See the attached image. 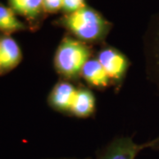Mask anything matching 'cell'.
I'll list each match as a JSON object with an SVG mask.
<instances>
[{
    "label": "cell",
    "mask_w": 159,
    "mask_h": 159,
    "mask_svg": "<svg viewBox=\"0 0 159 159\" xmlns=\"http://www.w3.org/2000/svg\"><path fill=\"white\" fill-rule=\"evenodd\" d=\"M85 6V0H63L62 10L67 14L78 11Z\"/></svg>",
    "instance_id": "obj_12"
},
{
    "label": "cell",
    "mask_w": 159,
    "mask_h": 159,
    "mask_svg": "<svg viewBox=\"0 0 159 159\" xmlns=\"http://www.w3.org/2000/svg\"><path fill=\"white\" fill-rule=\"evenodd\" d=\"M96 57L108 75L111 86L119 89L130 66L128 57L123 52L111 46L102 47L97 52Z\"/></svg>",
    "instance_id": "obj_3"
},
{
    "label": "cell",
    "mask_w": 159,
    "mask_h": 159,
    "mask_svg": "<svg viewBox=\"0 0 159 159\" xmlns=\"http://www.w3.org/2000/svg\"><path fill=\"white\" fill-rule=\"evenodd\" d=\"M45 159H81L77 157H58V158H45ZM82 159H90V158H82Z\"/></svg>",
    "instance_id": "obj_15"
},
{
    "label": "cell",
    "mask_w": 159,
    "mask_h": 159,
    "mask_svg": "<svg viewBox=\"0 0 159 159\" xmlns=\"http://www.w3.org/2000/svg\"><path fill=\"white\" fill-rule=\"evenodd\" d=\"M147 145H148V149L159 152V134L152 140L147 142Z\"/></svg>",
    "instance_id": "obj_14"
},
{
    "label": "cell",
    "mask_w": 159,
    "mask_h": 159,
    "mask_svg": "<svg viewBox=\"0 0 159 159\" xmlns=\"http://www.w3.org/2000/svg\"><path fill=\"white\" fill-rule=\"evenodd\" d=\"M80 78L85 80L89 87L98 90L106 89L111 86L110 78L97 57H92L86 62L81 70Z\"/></svg>",
    "instance_id": "obj_9"
},
{
    "label": "cell",
    "mask_w": 159,
    "mask_h": 159,
    "mask_svg": "<svg viewBox=\"0 0 159 159\" xmlns=\"http://www.w3.org/2000/svg\"><path fill=\"white\" fill-rule=\"evenodd\" d=\"M63 0H43V9L45 13H56L62 10Z\"/></svg>",
    "instance_id": "obj_13"
},
{
    "label": "cell",
    "mask_w": 159,
    "mask_h": 159,
    "mask_svg": "<svg viewBox=\"0 0 159 159\" xmlns=\"http://www.w3.org/2000/svg\"><path fill=\"white\" fill-rule=\"evenodd\" d=\"M143 50L146 77L159 95V16L148 30Z\"/></svg>",
    "instance_id": "obj_4"
},
{
    "label": "cell",
    "mask_w": 159,
    "mask_h": 159,
    "mask_svg": "<svg viewBox=\"0 0 159 159\" xmlns=\"http://www.w3.org/2000/svg\"><path fill=\"white\" fill-rule=\"evenodd\" d=\"M57 24L87 44L103 41L111 29V24L101 13L87 6L65 14L57 20Z\"/></svg>",
    "instance_id": "obj_1"
},
{
    "label": "cell",
    "mask_w": 159,
    "mask_h": 159,
    "mask_svg": "<svg viewBox=\"0 0 159 159\" xmlns=\"http://www.w3.org/2000/svg\"><path fill=\"white\" fill-rule=\"evenodd\" d=\"M0 76H2V74H1V66H0Z\"/></svg>",
    "instance_id": "obj_16"
},
{
    "label": "cell",
    "mask_w": 159,
    "mask_h": 159,
    "mask_svg": "<svg viewBox=\"0 0 159 159\" xmlns=\"http://www.w3.org/2000/svg\"><path fill=\"white\" fill-rule=\"evenodd\" d=\"M95 112H96L95 95L89 88H86L83 86L78 87L70 115L80 119H87L92 117Z\"/></svg>",
    "instance_id": "obj_10"
},
{
    "label": "cell",
    "mask_w": 159,
    "mask_h": 159,
    "mask_svg": "<svg viewBox=\"0 0 159 159\" xmlns=\"http://www.w3.org/2000/svg\"><path fill=\"white\" fill-rule=\"evenodd\" d=\"M22 51L16 40L11 35L0 34L1 74H8L16 68L22 60Z\"/></svg>",
    "instance_id": "obj_8"
},
{
    "label": "cell",
    "mask_w": 159,
    "mask_h": 159,
    "mask_svg": "<svg viewBox=\"0 0 159 159\" xmlns=\"http://www.w3.org/2000/svg\"><path fill=\"white\" fill-rule=\"evenodd\" d=\"M91 57L90 46L71 36H65L54 55V68L61 80L76 81L80 78L84 65Z\"/></svg>",
    "instance_id": "obj_2"
},
{
    "label": "cell",
    "mask_w": 159,
    "mask_h": 159,
    "mask_svg": "<svg viewBox=\"0 0 159 159\" xmlns=\"http://www.w3.org/2000/svg\"><path fill=\"white\" fill-rule=\"evenodd\" d=\"M27 24L20 21L16 13L9 6L0 4V33L1 34L11 35L13 33L28 30Z\"/></svg>",
    "instance_id": "obj_11"
},
{
    "label": "cell",
    "mask_w": 159,
    "mask_h": 159,
    "mask_svg": "<svg viewBox=\"0 0 159 159\" xmlns=\"http://www.w3.org/2000/svg\"><path fill=\"white\" fill-rule=\"evenodd\" d=\"M144 149H148L147 142L137 143L133 137L118 136L97 150L96 159H136Z\"/></svg>",
    "instance_id": "obj_5"
},
{
    "label": "cell",
    "mask_w": 159,
    "mask_h": 159,
    "mask_svg": "<svg viewBox=\"0 0 159 159\" xmlns=\"http://www.w3.org/2000/svg\"><path fill=\"white\" fill-rule=\"evenodd\" d=\"M8 4L16 15L22 16L27 20L28 27L31 30L38 29L46 14L43 0H8Z\"/></svg>",
    "instance_id": "obj_7"
},
{
    "label": "cell",
    "mask_w": 159,
    "mask_h": 159,
    "mask_svg": "<svg viewBox=\"0 0 159 159\" xmlns=\"http://www.w3.org/2000/svg\"><path fill=\"white\" fill-rule=\"evenodd\" d=\"M77 87L73 82L60 80L53 86L48 96L49 106L59 113L70 115Z\"/></svg>",
    "instance_id": "obj_6"
}]
</instances>
